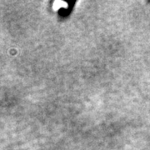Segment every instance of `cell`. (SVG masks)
<instances>
[{
    "mask_svg": "<svg viewBox=\"0 0 150 150\" xmlns=\"http://www.w3.org/2000/svg\"><path fill=\"white\" fill-rule=\"evenodd\" d=\"M67 7H68V4L65 2H63V1H60V0L55 1L54 3V10H59L60 8H67Z\"/></svg>",
    "mask_w": 150,
    "mask_h": 150,
    "instance_id": "1",
    "label": "cell"
}]
</instances>
